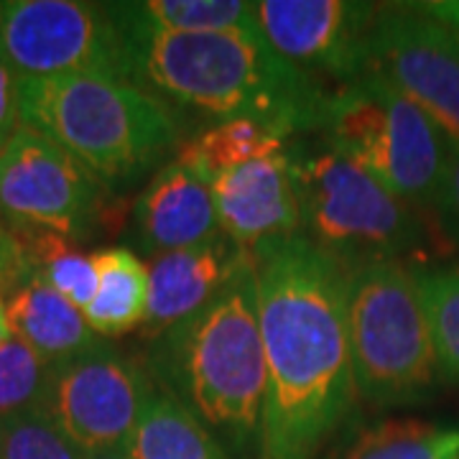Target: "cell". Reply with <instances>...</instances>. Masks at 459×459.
Instances as JSON below:
<instances>
[{"label": "cell", "mask_w": 459, "mask_h": 459, "mask_svg": "<svg viewBox=\"0 0 459 459\" xmlns=\"http://www.w3.org/2000/svg\"><path fill=\"white\" fill-rule=\"evenodd\" d=\"M253 261L265 355L258 459H319L360 398L347 340L350 268L304 235Z\"/></svg>", "instance_id": "obj_1"}, {"label": "cell", "mask_w": 459, "mask_h": 459, "mask_svg": "<svg viewBox=\"0 0 459 459\" xmlns=\"http://www.w3.org/2000/svg\"><path fill=\"white\" fill-rule=\"evenodd\" d=\"M135 80L133 84L207 120H253L283 138L316 133L327 92L289 65L261 33H161L138 3H128Z\"/></svg>", "instance_id": "obj_2"}, {"label": "cell", "mask_w": 459, "mask_h": 459, "mask_svg": "<svg viewBox=\"0 0 459 459\" xmlns=\"http://www.w3.org/2000/svg\"><path fill=\"white\" fill-rule=\"evenodd\" d=\"M148 376L235 455H258L265 355L255 261L246 263L202 312L151 340Z\"/></svg>", "instance_id": "obj_3"}, {"label": "cell", "mask_w": 459, "mask_h": 459, "mask_svg": "<svg viewBox=\"0 0 459 459\" xmlns=\"http://www.w3.org/2000/svg\"><path fill=\"white\" fill-rule=\"evenodd\" d=\"M18 113L21 126L65 148L110 192L156 174L181 146L179 120L166 102L108 77H26Z\"/></svg>", "instance_id": "obj_4"}, {"label": "cell", "mask_w": 459, "mask_h": 459, "mask_svg": "<svg viewBox=\"0 0 459 459\" xmlns=\"http://www.w3.org/2000/svg\"><path fill=\"white\" fill-rule=\"evenodd\" d=\"M309 135H296L289 146L301 235L309 243L350 271L427 250L431 235L416 207L395 197L319 133Z\"/></svg>", "instance_id": "obj_5"}, {"label": "cell", "mask_w": 459, "mask_h": 459, "mask_svg": "<svg viewBox=\"0 0 459 459\" xmlns=\"http://www.w3.org/2000/svg\"><path fill=\"white\" fill-rule=\"evenodd\" d=\"M347 340L355 388L368 403L409 406L437 391L427 307L406 261L362 263L350 271Z\"/></svg>", "instance_id": "obj_6"}, {"label": "cell", "mask_w": 459, "mask_h": 459, "mask_svg": "<svg viewBox=\"0 0 459 459\" xmlns=\"http://www.w3.org/2000/svg\"><path fill=\"white\" fill-rule=\"evenodd\" d=\"M316 133L419 212L431 210L457 146L431 115L376 77L327 92Z\"/></svg>", "instance_id": "obj_7"}, {"label": "cell", "mask_w": 459, "mask_h": 459, "mask_svg": "<svg viewBox=\"0 0 459 459\" xmlns=\"http://www.w3.org/2000/svg\"><path fill=\"white\" fill-rule=\"evenodd\" d=\"M0 51L21 80H135L128 3L0 0Z\"/></svg>", "instance_id": "obj_8"}, {"label": "cell", "mask_w": 459, "mask_h": 459, "mask_svg": "<svg viewBox=\"0 0 459 459\" xmlns=\"http://www.w3.org/2000/svg\"><path fill=\"white\" fill-rule=\"evenodd\" d=\"M110 195L74 156L26 126L0 151V217L16 230L80 240L108 220Z\"/></svg>", "instance_id": "obj_9"}, {"label": "cell", "mask_w": 459, "mask_h": 459, "mask_svg": "<svg viewBox=\"0 0 459 459\" xmlns=\"http://www.w3.org/2000/svg\"><path fill=\"white\" fill-rule=\"evenodd\" d=\"M360 77L391 84L459 143V36L416 3H380Z\"/></svg>", "instance_id": "obj_10"}, {"label": "cell", "mask_w": 459, "mask_h": 459, "mask_svg": "<svg viewBox=\"0 0 459 459\" xmlns=\"http://www.w3.org/2000/svg\"><path fill=\"white\" fill-rule=\"evenodd\" d=\"M156 391L146 365L105 342L51 368L44 406L82 455L126 449Z\"/></svg>", "instance_id": "obj_11"}, {"label": "cell", "mask_w": 459, "mask_h": 459, "mask_svg": "<svg viewBox=\"0 0 459 459\" xmlns=\"http://www.w3.org/2000/svg\"><path fill=\"white\" fill-rule=\"evenodd\" d=\"M380 3L352 0H258L255 18L271 49L312 80L337 87L360 80L365 41Z\"/></svg>", "instance_id": "obj_12"}, {"label": "cell", "mask_w": 459, "mask_h": 459, "mask_svg": "<svg viewBox=\"0 0 459 459\" xmlns=\"http://www.w3.org/2000/svg\"><path fill=\"white\" fill-rule=\"evenodd\" d=\"M210 186L222 235L250 258L301 235L289 151L225 171Z\"/></svg>", "instance_id": "obj_13"}, {"label": "cell", "mask_w": 459, "mask_h": 459, "mask_svg": "<svg viewBox=\"0 0 459 459\" xmlns=\"http://www.w3.org/2000/svg\"><path fill=\"white\" fill-rule=\"evenodd\" d=\"M220 235L210 181L179 156L166 161L133 202L131 238L148 258L204 246Z\"/></svg>", "instance_id": "obj_14"}, {"label": "cell", "mask_w": 459, "mask_h": 459, "mask_svg": "<svg viewBox=\"0 0 459 459\" xmlns=\"http://www.w3.org/2000/svg\"><path fill=\"white\" fill-rule=\"evenodd\" d=\"M250 261L253 258L225 235L204 246L151 258L148 309L141 325L148 342L212 304Z\"/></svg>", "instance_id": "obj_15"}, {"label": "cell", "mask_w": 459, "mask_h": 459, "mask_svg": "<svg viewBox=\"0 0 459 459\" xmlns=\"http://www.w3.org/2000/svg\"><path fill=\"white\" fill-rule=\"evenodd\" d=\"M11 334L31 347L51 368L74 360L108 340L92 332L82 309L56 294L47 281L29 273L3 301Z\"/></svg>", "instance_id": "obj_16"}, {"label": "cell", "mask_w": 459, "mask_h": 459, "mask_svg": "<svg viewBox=\"0 0 459 459\" xmlns=\"http://www.w3.org/2000/svg\"><path fill=\"white\" fill-rule=\"evenodd\" d=\"M98 289L82 309L87 325L102 340L141 327L148 309V265L128 247L92 253Z\"/></svg>", "instance_id": "obj_17"}, {"label": "cell", "mask_w": 459, "mask_h": 459, "mask_svg": "<svg viewBox=\"0 0 459 459\" xmlns=\"http://www.w3.org/2000/svg\"><path fill=\"white\" fill-rule=\"evenodd\" d=\"M128 459H230L225 444L189 409L164 391H153L126 444Z\"/></svg>", "instance_id": "obj_18"}, {"label": "cell", "mask_w": 459, "mask_h": 459, "mask_svg": "<svg viewBox=\"0 0 459 459\" xmlns=\"http://www.w3.org/2000/svg\"><path fill=\"white\" fill-rule=\"evenodd\" d=\"M289 151V138L253 120H228L181 141L179 156L202 179L212 181L225 171Z\"/></svg>", "instance_id": "obj_19"}, {"label": "cell", "mask_w": 459, "mask_h": 459, "mask_svg": "<svg viewBox=\"0 0 459 459\" xmlns=\"http://www.w3.org/2000/svg\"><path fill=\"white\" fill-rule=\"evenodd\" d=\"M459 429L388 419L360 429L332 459H457Z\"/></svg>", "instance_id": "obj_20"}, {"label": "cell", "mask_w": 459, "mask_h": 459, "mask_svg": "<svg viewBox=\"0 0 459 459\" xmlns=\"http://www.w3.org/2000/svg\"><path fill=\"white\" fill-rule=\"evenodd\" d=\"M21 232L23 235H18V240L23 246L29 273H36L39 279L47 281L56 294L65 296L77 309H84L98 289L92 255H84L66 238H59L54 232H36V230H21Z\"/></svg>", "instance_id": "obj_21"}, {"label": "cell", "mask_w": 459, "mask_h": 459, "mask_svg": "<svg viewBox=\"0 0 459 459\" xmlns=\"http://www.w3.org/2000/svg\"><path fill=\"white\" fill-rule=\"evenodd\" d=\"M138 8L161 33H261L255 3L243 0H148Z\"/></svg>", "instance_id": "obj_22"}, {"label": "cell", "mask_w": 459, "mask_h": 459, "mask_svg": "<svg viewBox=\"0 0 459 459\" xmlns=\"http://www.w3.org/2000/svg\"><path fill=\"white\" fill-rule=\"evenodd\" d=\"M424 296L437 376L459 385V265H434L416 271Z\"/></svg>", "instance_id": "obj_23"}, {"label": "cell", "mask_w": 459, "mask_h": 459, "mask_svg": "<svg viewBox=\"0 0 459 459\" xmlns=\"http://www.w3.org/2000/svg\"><path fill=\"white\" fill-rule=\"evenodd\" d=\"M0 459H84V455L41 403L0 419Z\"/></svg>", "instance_id": "obj_24"}, {"label": "cell", "mask_w": 459, "mask_h": 459, "mask_svg": "<svg viewBox=\"0 0 459 459\" xmlns=\"http://www.w3.org/2000/svg\"><path fill=\"white\" fill-rule=\"evenodd\" d=\"M51 365L31 347L11 337L0 344V419L41 406L49 391Z\"/></svg>", "instance_id": "obj_25"}, {"label": "cell", "mask_w": 459, "mask_h": 459, "mask_svg": "<svg viewBox=\"0 0 459 459\" xmlns=\"http://www.w3.org/2000/svg\"><path fill=\"white\" fill-rule=\"evenodd\" d=\"M429 212L434 214L437 232L449 246L459 247V143L455 146L452 161L446 166L442 186H439L437 199H434Z\"/></svg>", "instance_id": "obj_26"}, {"label": "cell", "mask_w": 459, "mask_h": 459, "mask_svg": "<svg viewBox=\"0 0 459 459\" xmlns=\"http://www.w3.org/2000/svg\"><path fill=\"white\" fill-rule=\"evenodd\" d=\"M26 276H29V263L23 255V246L16 232L0 217V301L13 294Z\"/></svg>", "instance_id": "obj_27"}, {"label": "cell", "mask_w": 459, "mask_h": 459, "mask_svg": "<svg viewBox=\"0 0 459 459\" xmlns=\"http://www.w3.org/2000/svg\"><path fill=\"white\" fill-rule=\"evenodd\" d=\"M18 77L13 66L0 51V151L11 141V135L21 126V113H18Z\"/></svg>", "instance_id": "obj_28"}, {"label": "cell", "mask_w": 459, "mask_h": 459, "mask_svg": "<svg viewBox=\"0 0 459 459\" xmlns=\"http://www.w3.org/2000/svg\"><path fill=\"white\" fill-rule=\"evenodd\" d=\"M419 11H424L427 16L444 23L446 29L459 36V0H434V3H416Z\"/></svg>", "instance_id": "obj_29"}, {"label": "cell", "mask_w": 459, "mask_h": 459, "mask_svg": "<svg viewBox=\"0 0 459 459\" xmlns=\"http://www.w3.org/2000/svg\"><path fill=\"white\" fill-rule=\"evenodd\" d=\"M84 459H128L126 449H110V452H95V455H84Z\"/></svg>", "instance_id": "obj_30"}, {"label": "cell", "mask_w": 459, "mask_h": 459, "mask_svg": "<svg viewBox=\"0 0 459 459\" xmlns=\"http://www.w3.org/2000/svg\"><path fill=\"white\" fill-rule=\"evenodd\" d=\"M13 334H11V327H8V319H5V307H3V301H0V344L5 342V340H11Z\"/></svg>", "instance_id": "obj_31"}]
</instances>
